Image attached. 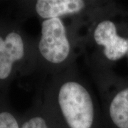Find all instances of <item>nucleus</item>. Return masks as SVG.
I'll return each mask as SVG.
<instances>
[{"label": "nucleus", "instance_id": "obj_2", "mask_svg": "<svg viewBox=\"0 0 128 128\" xmlns=\"http://www.w3.org/2000/svg\"><path fill=\"white\" fill-rule=\"evenodd\" d=\"M38 50L43 58L52 64H62L68 58L70 45L60 18L46 19L42 22Z\"/></svg>", "mask_w": 128, "mask_h": 128}, {"label": "nucleus", "instance_id": "obj_4", "mask_svg": "<svg viewBox=\"0 0 128 128\" xmlns=\"http://www.w3.org/2000/svg\"><path fill=\"white\" fill-rule=\"evenodd\" d=\"M24 56V44L20 34L9 33L4 38L0 36V80L10 76L15 62Z\"/></svg>", "mask_w": 128, "mask_h": 128}, {"label": "nucleus", "instance_id": "obj_5", "mask_svg": "<svg viewBox=\"0 0 128 128\" xmlns=\"http://www.w3.org/2000/svg\"><path fill=\"white\" fill-rule=\"evenodd\" d=\"M85 6L86 2L82 0H38L35 10L39 16L46 20L77 14Z\"/></svg>", "mask_w": 128, "mask_h": 128}, {"label": "nucleus", "instance_id": "obj_8", "mask_svg": "<svg viewBox=\"0 0 128 128\" xmlns=\"http://www.w3.org/2000/svg\"></svg>", "mask_w": 128, "mask_h": 128}, {"label": "nucleus", "instance_id": "obj_6", "mask_svg": "<svg viewBox=\"0 0 128 128\" xmlns=\"http://www.w3.org/2000/svg\"><path fill=\"white\" fill-rule=\"evenodd\" d=\"M108 114L114 128H128V88L113 97L109 105Z\"/></svg>", "mask_w": 128, "mask_h": 128}, {"label": "nucleus", "instance_id": "obj_7", "mask_svg": "<svg viewBox=\"0 0 128 128\" xmlns=\"http://www.w3.org/2000/svg\"><path fill=\"white\" fill-rule=\"evenodd\" d=\"M20 128H54L48 118L42 115H35L25 120Z\"/></svg>", "mask_w": 128, "mask_h": 128}, {"label": "nucleus", "instance_id": "obj_3", "mask_svg": "<svg viewBox=\"0 0 128 128\" xmlns=\"http://www.w3.org/2000/svg\"><path fill=\"white\" fill-rule=\"evenodd\" d=\"M93 38L99 46H103V54L110 60H118L128 52V41L120 36L112 21L103 20L96 26Z\"/></svg>", "mask_w": 128, "mask_h": 128}, {"label": "nucleus", "instance_id": "obj_1", "mask_svg": "<svg viewBox=\"0 0 128 128\" xmlns=\"http://www.w3.org/2000/svg\"><path fill=\"white\" fill-rule=\"evenodd\" d=\"M57 102L58 118H48L54 128H105L98 118L91 94L80 82H63L58 90Z\"/></svg>", "mask_w": 128, "mask_h": 128}]
</instances>
